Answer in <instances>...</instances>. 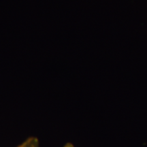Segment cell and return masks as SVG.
<instances>
[{"mask_svg": "<svg viewBox=\"0 0 147 147\" xmlns=\"http://www.w3.org/2000/svg\"><path fill=\"white\" fill-rule=\"evenodd\" d=\"M16 147H40V142L36 137H29Z\"/></svg>", "mask_w": 147, "mask_h": 147, "instance_id": "6da1fadb", "label": "cell"}, {"mask_svg": "<svg viewBox=\"0 0 147 147\" xmlns=\"http://www.w3.org/2000/svg\"><path fill=\"white\" fill-rule=\"evenodd\" d=\"M63 147H75V146H74V144H72V143L67 142V143H66V144L64 145Z\"/></svg>", "mask_w": 147, "mask_h": 147, "instance_id": "7a4b0ae2", "label": "cell"}]
</instances>
